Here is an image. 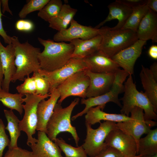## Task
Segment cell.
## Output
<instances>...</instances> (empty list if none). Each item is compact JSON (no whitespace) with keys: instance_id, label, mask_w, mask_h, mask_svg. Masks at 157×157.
Masks as SVG:
<instances>
[{"instance_id":"1","label":"cell","mask_w":157,"mask_h":157,"mask_svg":"<svg viewBox=\"0 0 157 157\" xmlns=\"http://www.w3.org/2000/svg\"><path fill=\"white\" fill-rule=\"evenodd\" d=\"M11 43L14 49L15 73L11 82L23 81L26 76L41 69L38 56L40 49L35 47L27 41L22 43L17 37H11Z\"/></svg>"},{"instance_id":"2","label":"cell","mask_w":157,"mask_h":157,"mask_svg":"<svg viewBox=\"0 0 157 157\" xmlns=\"http://www.w3.org/2000/svg\"><path fill=\"white\" fill-rule=\"evenodd\" d=\"M40 43L44 48L38 55L41 69L51 72L61 68L72 58L74 46L70 43L55 42L38 38Z\"/></svg>"},{"instance_id":"3","label":"cell","mask_w":157,"mask_h":157,"mask_svg":"<svg viewBox=\"0 0 157 157\" xmlns=\"http://www.w3.org/2000/svg\"><path fill=\"white\" fill-rule=\"evenodd\" d=\"M79 98H75L67 107L63 108L61 104L57 103L53 113L47 122L46 134L51 140L54 141L59 133H70L74 139L77 147L80 138L75 127L71 123V116L74 107L78 104Z\"/></svg>"},{"instance_id":"4","label":"cell","mask_w":157,"mask_h":157,"mask_svg":"<svg viewBox=\"0 0 157 157\" xmlns=\"http://www.w3.org/2000/svg\"><path fill=\"white\" fill-rule=\"evenodd\" d=\"M124 83V94L120 100L123 105L120 110L121 114L129 116L131 110L135 107L143 109L145 121L157 120V115L154 108L147 97L142 91L139 92L136 89L132 75Z\"/></svg>"},{"instance_id":"5","label":"cell","mask_w":157,"mask_h":157,"mask_svg":"<svg viewBox=\"0 0 157 157\" xmlns=\"http://www.w3.org/2000/svg\"><path fill=\"white\" fill-rule=\"evenodd\" d=\"M100 28L102 40L99 50L110 57L131 45L138 40L136 33L131 30H111L107 26Z\"/></svg>"},{"instance_id":"6","label":"cell","mask_w":157,"mask_h":157,"mask_svg":"<svg viewBox=\"0 0 157 157\" xmlns=\"http://www.w3.org/2000/svg\"><path fill=\"white\" fill-rule=\"evenodd\" d=\"M48 93L44 95L27 94L22 98L23 109L24 113L22 120L19 121V126L21 131L25 132L27 137L26 144L30 146L35 144L37 139L33 137L35 132L38 122L37 108L38 104L42 100L50 97Z\"/></svg>"},{"instance_id":"7","label":"cell","mask_w":157,"mask_h":157,"mask_svg":"<svg viewBox=\"0 0 157 157\" xmlns=\"http://www.w3.org/2000/svg\"><path fill=\"white\" fill-rule=\"evenodd\" d=\"M100 124L97 129H94L91 125L85 123L87 134L82 145L90 157L97 155L107 147L105 142L106 138L110 131L117 128L115 122L105 121Z\"/></svg>"},{"instance_id":"8","label":"cell","mask_w":157,"mask_h":157,"mask_svg":"<svg viewBox=\"0 0 157 157\" xmlns=\"http://www.w3.org/2000/svg\"><path fill=\"white\" fill-rule=\"evenodd\" d=\"M87 69L89 67L84 58H72L59 69L51 72L40 69L38 72L49 82V92L74 74Z\"/></svg>"},{"instance_id":"9","label":"cell","mask_w":157,"mask_h":157,"mask_svg":"<svg viewBox=\"0 0 157 157\" xmlns=\"http://www.w3.org/2000/svg\"><path fill=\"white\" fill-rule=\"evenodd\" d=\"M88 70V69H87ZM87 70L77 72L69 77L57 88L60 97L57 103L61 104L70 96L85 98L90 80L86 73Z\"/></svg>"},{"instance_id":"10","label":"cell","mask_w":157,"mask_h":157,"mask_svg":"<svg viewBox=\"0 0 157 157\" xmlns=\"http://www.w3.org/2000/svg\"><path fill=\"white\" fill-rule=\"evenodd\" d=\"M144 113L142 109L138 107H135L130 112L131 119L116 124L117 128L134 139L137 147L142 135L147 134L151 129V128L146 123Z\"/></svg>"},{"instance_id":"11","label":"cell","mask_w":157,"mask_h":157,"mask_svg":"<svg viewBox=\"0 0 157 157\" xmlns=\"http://www.w3.org/2000/svg\"><path fill=\"white\" fill-rule=\"evenodd\" d=\"M124 91L123 85L116 83H113L110 90L106 93L97 97L85 98H82L81 104H84L85 107L81 111L73 116L71 119L74 121L78 117L82 116L87 113L91 108L100 106L103 110L106 103L113 102L121 108L122 105L118 98L119 95Z\"/></svg>"},{"instance_id":"12","label":"cell","mask_w":157,"mask_h":157,"mask_svg":"<svg viewBox=\"0 0 157 157\" xmlns=\"http://www.w3.org/2000/svg\"><path fill=\"white\" fill-rule=\"evenodd\" d=\"M68 28L58 31L54 35L53 40L57 42H69L76 39L83 40L92 38L100 35V28L82 25L73 19Z\"/></svg>"},{"instance_id":"13","label":"cell","mask_w":157,"mask_h":157,"mask_svg":"<svg viewBox=\"0 0 157 157\" xmlns=\"http://www.w3.org/2000/svg\"><path fill=\"white\" fill-rule=\"evenodd\" d=\"M105 142L107 146L117 149L125 157L134 156L137 154V144L134 139L117 128L110 132Z\"/></svg>"},{"instance_id":"14","label":"cell","mask_w":157,"mask_h":157,"mask_svg":"<svg viewBox=\"0 0 157 157\" xmlns=\"http://www.w3.org/2000/svg\"><path fill=\"white\" fill-rule=\"evenodd\" d=\"M147 41L138 40L132 45L120 51L111 58L120 67L129 75L134 73L135 62L140 56Z\"/></svg>"},{"instance_id":"15","label":"cell","mask_w":157,"mask_h":157,"mask_svg":"<svg viewBox=\"0 0 157 157\" xmlns=\"http://www.w3.org/2000/svg\"><path fill=\"white\" fill-rule=\"evenodd\" d=\"M115 73H97L87 70L86 73L90 83L86 92V97H97L109 91L115 79Z\"/></svg>"},{"instance_id":"16","label":"cell","mask_w":157,"mask_h":157,"mask_svg":"<svg viewBox=\"0 0 157 157\" xmlns=\"http://www.w3.org/2000/svg\"><path fill=\"white\" fill-rule=\"evenodd\" d=\"M15 51L12 43L6 47L0 44V56L3 72L4 78L1 88L9 92V86L14 75L16 68L15 64Z\"/></svg>"},{"instance_id":"17","label":"cell","mask_w":157,"mask_h":157,"mask_svg":"<svg viewBox=\"0 0 157 157\" xmlns=\"http://www.w3.org/2000/svg\"><path fill=\"white\" fill-rule=\"evenodd\" d=\"M49 93V98L47 100L44 99L40 101L37 108L38 122L36 130L46 133L47 122L52 114L55 105L60 97V93L56 88L51 91Z\"/></svg>"},{"instance_id":"18","label":"cell","mask_w":157,"mask_h":157,"mask_svg":"<svg viewBox=\"0 0 157 157\" xmlns=\"http://www.w3.org/2000/svg\"><path fill=\"white\" fill-rule=\"evenodd\" d=\"M37 142L30 145L33 157H64L59 147L50 140L46 133L38 131Z\"/></svg>"},{"instance_id":"19","label":"cell","mask_w":157,"mask_h":157,"mask_svg":"<svg viewBox=\"0 0 157 157\" xmlns=\"http://www.w3.org/2000/svg\"><path fill=\"white\" fill-rule=\"evenodd\" d=\"M89 70L95 73H115L120 67L111 58L99 50L84 58Z\"/></svg>"},{"instance_id":"20","label":"cell","mask_w":157,"mask_h":157,"mask_svg":"<svg viewBox=\"0 0 157 157\" xmlns=\"http://www.w3.org/2000/svg\"><path fill=\"white\" fill-rule=\"evenodd\" d=\"M108 7L109 13L106 18L96 26L94 28L99 29L106 22L112 20L117 19L118 20L117 25L110 28L111 30L122 29L126 22L132 11V9L120 3L116 0L109 4Z\"/></svg>"},{"instance_id":"21","label":"cell","mask_w":157,"mask_h":157,"mask_svg":"<svg viewBox=\"0 0 157 157\" xmlns=\"http://www.w3.org/2000/svg\"><path fill=\"white\" fill-rule=\"evenodd\" d=\"M138 40L157 42V14L149 9L141 21L136 31Z\"/></svg>"},{"instance_id":"22","label":"cell","mask_w":157,"mask_h":157,"mask_svg":"<svg viewBox=\"0 0 157 157\" xmlns=\"http://www.w3.org/2000/svg\"><path fill=\"white\" fill-rule=\"evenodd\" d=\"M102 37L99 35L92 38L86 40L74 39L70 43L74 46L72 58H84L99 50Z\"/></svg>"},{"instance_id":"23","label":"cell","mask_w":157,"mask_h":157,"mask_svg":"<svg viewBox=\"0 0 157 157\" xmlns=\"http://www.w3.org/2000/svg\"><path fill=\"white\" fill-rule=\"evenodd\" d=\"M85 117V123L91 126L101 123V120L119 122L126 121L131 119L130 117L124 114L105 112L101 110L100 106L90 108L86 113Z\"/></svg>"},{"instance_id":"24","label":"cell","mask_w":157,"mask_h":157,"mask_svg":"<svg viewBox=\"0 0 157 157\" xmlns=\"http://www.w3.org/2000/svg\"><path fill=\"white\" fill-rule=\"evenodd\" d=\"M140 77L145 93L157 113V82L149 69L142 65Z\"/></svg>"},{"instance_id":"25","label":"cell","mask_w":157,"mask_h":157,"mask_svg":"<svg viewBox=\"0 0 157 157\" xmlns=\"http://www.w3.org/2000/svg\"><path fill=\"white\" fill-rule=\"evenodd\" d=\"M77 11L70 5L63 4L58 15L48 22L49 26L58 31L67 28Z\"/></svg>"},{"instance_id":"26","label":"cell","mask_w":157,"mask_h":157,"mask_svg":"<svg viewBox=\"0 0 157 157\" xmlns=\"http://www.w3.org/2000/svg\"><path fill=\"white\" fill-rule=\"evenodd\" d=\"M157 154V128L151 129L144 137L139 140L137 154L143 156Z\"/></svg>"},{"instance_id":"27","label":"cell","mask_w":157,"mask_h":157,"mask_svg":"<svg viewBox=\"0 0 157 157\" xmlns=\"http://www.w3.org/2000/svg\"><path fill=\"white\" fill-rule=\"evenodd\" d=\"M5 117L7 120V124L5 127V130L9 132L10 137V143L8 149L17 147V140L21 135V131L19 124V120L11 110H3Z\"/></svg>"},{"instance_id":"28","label":"cell","mask_w":157,"mask_h":157,"mask_svg":"<svg viewBox=\"0 0 157 157\" xmlns=\"http://www.w3.org/2000/svg\"><path fill=\"white\" fill-rule=\"evenodd\" d=\"M19 93L12 94L0 89V101L10 110H15L22 115L23 112L22 97Z\"/></svg>"},{"instance_id":"29","label":"cell","mask_w":157,"mask_h":157,"mask_svg":"<svg viewBox=\"0 0 157 157\" xmlns=\"http://www.w3.org/2000/svg\"><path fill=\"white\" fill-rule=\"evenodd\" d=\"M149 9L147 4L132 9V13L121 29L131 30L136 32L141 21Z\"/></svg>"},{"instance_id":"30","label":"cell","mask_w":157,"mask_h":157,"mask_svg":"<svg viewBox=\"0 0 157 157\" xmlns=\"http://www.w3.org/2000/svg\"><path fill=\"white\" fill-rule=\"evenodd\" d=\"M60 0H49L38 13V16L48 22L58 15L63 5Z\"/></svg>"},{"instance_id":"31","label":"cell","mask_w":157,"mask_h":157,"mask_svg":"<svg viewBox=\"0 0 157 157\" xmlns=\"http://www.w3.org/2000/svg\"><path fill=\"white\" fill-rule=\"evenodd\" d=\"M54 142L64 154L65 157H88L82 146L74 147L61 138H56Z\"/></svg>"},{"instance_id":"32","label":"cell","mask_w":157,"mask_h":157,"mask_svg":"<svg viewBox=\"0 0 157 157\" xmlns=\"http://www.w3.org/2000/svg\"><path fill=\"white\" fill-rule=\"evenodd\" d=\"M49 0H31L25 4L19 13V17L24 18L29 14L36 11H40Z\"/></svg>"},{"instance_id":"33","label":"cell","mask_w":157,"mask_h":157,"mask_svg":"<svg viewBox=\"0 0 157 157\" xmlns=\"http://www.w3.org/2000/svg\"><path fill=\"white\" fill-rule=\"evenodd\" d=\"M16 89L19 93L23 95L27 94H36V87L35 77H26L24 83L17 86Z\"/></svg>"},{"instance_id":"34","label":"cell","mask_w":157,"mask_h":157,"mask_svg":"<svg viewBox=\"0 0 157 157\" xmlns=\"http://www.w3.org/2000/svg\"><path fill=\"white\" fill-rule=\"evenodd\" d=\"M36 87V94L44 95L49 92L50 84L49 82L38 72L33 73Z\"/></svg>"},{"instance_id":"35","label":"cell","mask_w":157,"mask_h":157,"mask_svg":"<svg viewBox=\"0 0 157 157\" xmlns=\"http://www.w3.org/2000/svg\"><path fill=\"white\" fill-rule=\"evenodd\" d=\"M5 126L1 119L0 118V157H3L5 148L8 146L10 140L5 132Z\"/></svg>"},{"instance_id":"36","label":"cell","mask_w":157,"mask_h":157,"mask_svg":"<svg viewBox=\"0 0 157 157\" xmlns=\"http://www.w3.org/2000/svg\"><path fill=\"white\" fill-rule=\"evenodd\" d=\"M4 157H33L31 151L17 147L8 149Z\"/></svg>"},{"instance_id":"37","label":"cell","mask_w":157,"mask_h":157,"mask_svg":"<svg viewBox=\"0 0 157 157\" xmlns=\"http://www.w3.org/2000/svg\"><path fill=\"white\" fill-rule=\"evenodd\" d=\"M16 29L20 31L30 32L34 29V24L32 22L28 20L20 19L16 23Z\"/></svg>"},{"instance_id":"38","label":"cell","mask_w":157,"mask_h":157,"mask_svg":"<svg viewBox=\"0 0 157 157\" xmlns=\"http://www.w3.org/2000/svg\"><path fill=\"white\" fill-rule=\"evenodd\" d=\"M93 157H125L119 151L112 147L107 146L99 154Z\"/></svg>"},{"instance_id":"39","label":"cell","mask_w":157,"mask_h":157,"mask_svg":"<svg viewBox=\"0 0 157 157\" xmlns=\"http://www.w3.org/2000/svg\"><path fill=\"white\" fill-rule=\"evenodd\" d=\"M127 6L133 9L146 4L147 0H117Z\"/></svg>"},{"instance_id":"40","label":"cell","mask_w":157,"mask_h":157,"mask_svg":"<svg viewBox=\"0 0 157 157\" xmlns=\"http://www.w3.org/2000/svg\"><path fill=\"white\" fill-rule=\"evenodd\" d=\"M1 2L0 0V35L3 38L5 42L8 44L11 43V37L8 35L4 30L2 26L1 17L3 15L1 9Z\"/></svg>"},{"instance_id":"41","label":"cell","mask_w":157,"mask_h":157,"mask_svg":"<svg viewBox=\"0 0 157 157\" xmlns=\"http://www.w3.org/2000/svg\"><path fill=\"white\" fill-rule=\"evenodd\" d=\"M148 53L149 56L154 60L157 59V46L153 45L149 49Z\"/></svg>"},{"instance_id":"42","label":"cell","mask_w":157,"mask_h":157,"mask_svg":"<svg viewBox=\"0 0 157 157\" xmlns=\"http://www.w3.org/2000/svg\"><path fill=\"white\" fill-rule=\"evenodd\" d=\"M147 5L149 8L154 12H157V0H147Z\"/></svg>"},{"instance_id":"43","label":"cell","mask_w":157,"mask_h":157,"mask_svg":"<svg viewBox=\"0 0 157 157\" xmlns=\"http://www.w3.org/2000/svg\"><path fill=\"white\" fill-rule=\"evenodd\" d=\"M1 5H2V12L4 13L6 11L8 12L11 15H13L12 11L10 10L8 6V0H1Z\"/></svg>"},{"instance_id":"44","label":"cell","mask_w":157,"mask_h":157,"mask_svg":"<svg viewBox=\"0 0 157 157\" xmlns=\"http://www.w3.org/2000/svg\"><path fill=\"white\" fill-rule=\"evenodd\" d=\"M155 80L157 81V63L156 62L151 65L149 69Z\"/></svg>"},{"instance_id":"45","label":"cell","mask_w":157,"mask_h":157,"mask_svg":"<svg viewBox=\"0 0 157 157\" xmlns=\"http://www.w3.org/2000/svg\"><path fill=\"white\" fill-rule=\"evenodd\" d=\"M3 77V71L0 56V89L1 88V85Z\"/></svg>"},{"instance_id":"46","label":"cell","mask_w":157,"mask_h":157,"mask_svg":"<svg viewBox=\"0 0 157 157\" xmlns=\"http://www.w3.org/2000/svg\"><path fill=\"white\" fill-rule=\"evenodd\" d=\"M142 156L143 157H157V154L154 155L145 156Z\"/></svg>"},{"instance_id":"47","label":"cell","mask_w":157,"mask_h":157,"mask_svg":"<svg viewBox=\"0 0 157 157\" xmlns=\"http://www.w3.org/2000/svg\"><path fill=\"white\" fill-rule=\"evenodd\" d=\"M136 157H143L140 155H136Z\"/></svg>"},{"instance_id":"48","label":"cell","mask_w":157,"mask_h":157,"mask_svg":"<svg viewBox=\"0 0 157 157\" xmlns=\"http://www.w3.org/2000/svg\"><path fill=\"white\" fill-rule=\"evenodd\" d=\"M136 155L135 156H134L131 157H136Z\"/></svg>"},{"instance_id":"49","label":"cell","mask_w":157,"mask_h":157,"mask_svg":"<svg viewBox=\"0 0 157 157\" xmlns=\"http://www.w3.org/2000/svg\"><path fill=\"white\" fill-rule=\"evenodd\" d=\"M1 42L0 40V44H1Z\"/></svg>"}]
</instances>
